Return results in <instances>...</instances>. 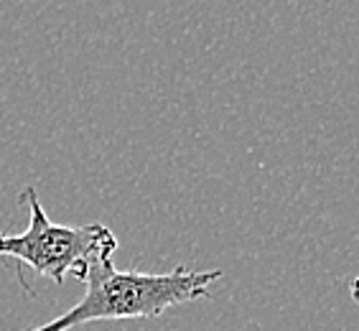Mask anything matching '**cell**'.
<instances>
[{"label": "cell", "instance_id": "cell-1", "mask_svg": "<svg viewBox=\"0 0 359 331\" xmlns=\"http://www.w3.org/2000/svg\"><path fill=\"white\" fill-rule=\"evenodd\" d=\"M112 255L115 250H104L90 262L82 281L84 296L69 311L31 331H69L95 321L158 318L173 306L212 298L209 285L222 278V270H189L187 265L168 273L118 270Z\"/></svg>", "mask_w": 359, "mask_h": 331}, {"label": "cell", "instance_id": "cell-2", "mask_svg": "<svg viewBox=\"0 0 359 331\" xmlns=\"http://www.w3.org/2000/svg\"><path fill=\"white\" fill-rule=\"evenodd\" d=\"M28 204V227L21 235H0V257H13L18 265L34 268L39 276L62 285L69 276L84 281L90 262L104 250H118V237L107 224H56L43 212L34 187L23 189Z\"/></svg>", "mask_w": 359, "mask_h": 331}, {"label": "cell", "instance_id": "cell-3", "mask_svg": "<svg viewBox=\"0 0 359 331\" xmlns=\"http://www.w3.org/2000/svg\"><path fill=\"white\" fill-rule=\"evenodd\" d=\"M349 293H352V298H354V304L359 306V278H354L352 283H349Z\"/></svg>", "mask_w": 359, "mask_h": 331}]
</instances>
